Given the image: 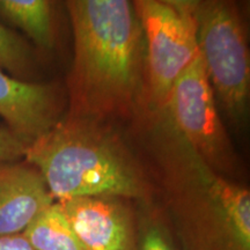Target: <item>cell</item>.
<instances>
[{"label":"cell","instance_id":"11","mask_svg":"<svg viewBox=\"0 0 250 250\" xmlns=\"http://www.w3.org/2000/svg\"><path fill=\"white\" fill-rule=\"evenodd\" d=\"M22 234L35 250H85L56 202L40 212Z\"/></svg>","mask_w":250,"mask_h":250},{"label":"cell","instance_id":"15","mask_svg":"<svg viewBox=\"0 0 250 250\" xmlns=\"http://www.w3.org/2000/svg\"><path fill=\"white\" fill-rule=\"evenodd\" d=\"M0 250H35L22 233L0 236Z\"/></svg>","mask_w":250,"mask_h":250},{"label":"cell","instance_id":"2","mask_svg":"<svg viewBox=\"0 0 250 250\" xmlns=\"http://www.w3.org/2000/svg\"><path fill=\"white\" fill-rule=\"evenodd\" d=\"M165 167L160 202L183 250H250V191L192 151L164 112H144Z\"/></svg>","mask_w":250,"mask_h":250},{"label":"cell","instance_id":"10","mask_svg":"<svg viewBox=\"0 0 250 250\" xmlns=\"http://www.w3.org/2000/svg\"><path fill=\"white\" fill-rule=\"evenodd\" d=\"M0 19L22 30L37 49L51 51L56 44L54 2L49 0H0Z\"/></svg>","mask_w":250,"mask_h":250},{"label":"cell","instance_id":"8","mask_svg":"<svg viewBox=\"0 0 250 250\" xmlns=\"http://www.w3.org/2000/svg\"><path fill=\"white\" fill-rule=\"evenodd\" d=\"M62 98L54 83L24 81L0 70V117L30 145L62 118Z\"/></svg>","mask_w":250,"mask_h":250},{"label":"cell","instance_id":"1","mask_svg":"<svg viewBox=\"0 0 250 250\" xmlns=\"http://www.w3.org/2000/svg\"><path fill=\"white\" fill-rule=\"evenodd\" d=\"M74 55L68 115L107 122L143 108L145 44L133 1H66Z\"/></svg>","mask_w":250,"mask_h":250},{"label":"cell","instance_id":"9","mask_svg":"<svg viewBox=\"0 0 250 250\" xmlns=\"http://www.w3.org/2000/svg\"><path fill=\"white\" fill-rule=\"evenodd\" d=\"M52 203L36 167L24 159L0 161V236L23 233Z\"/></svg>","mask_w":250,"mask_h":250},{"label":"cell","instance_id":"14","mask_svg":"<svg viewBox=\"0 0 250 250\" xmlns=\"http://www.w3.org/2000/svg\"><path fill=\"white\" fill-rule=\"evenodd\" d=\"M29 144L19 138L7 126L0 125V161L21 160Z\"/></svg>","mask_w":250,"mask_h":250},{"label":"cell","instance_id":"4","mask_svg":"<svg viewBox=\"0 0 250 250\" xmlns=\"http://www.w3.org/2000/svg\"><path fill=\"white\" fill-rule=\"evenodd\" d=\"M197 43L215 101L234 127L247 124L250 58L236 5L225 0H191Z\"/></svg>","mask_w":250,"mask_h":250},{"label":"cell","instance_id":"7","mask_svg":"<svg viewBox=\"0 0 250 250\" xmlns=\"http://www.w3.org/2000/svg\"><path fill=\"white\" fill-rule=\"evenodd\" d=\"M56 203L85 250H137L132 199L99 196Z\"/></svg>","mask_w":250,"mask_h":250},{"label":"cell","instance_id":"13","mask_svg":"<svg viewBox=\"0 0 250 250\" xmlns=\"http://www.w3.org/2000/svg\"><path fill=\"white\" fill-rule=\"evenodd\" d=\"M0 70L24 81H37L39 57L28 41L0 22Z\"/></svg>","mask_w":250,"mask_h":250},{"label":"cell","instance_id":"5","mask_svg":"<svg viewBox=\"0 0 250 250\" xmlns=\"http://www.w3.org/2000/svg\"><path fill=\"white\" fill-rule=\"evenodd\" d=\"M145 44L143 110L162 112L171 88L199 54L191 0L133 1Z\"/></svg>","mask_w":250,"mask_h":250},{"label":"cell","instance_id":"3","mask_svg":"<svg viewBox=\"0 0 250 250\" xmlns=\"http://www.w3.org/2000/svg\"><path fill=\"white\" fill-rule=\"evenodd\" d=\"M54 202L114 196L134 202L156 198L143 166L107 122L66 115L28 146Z\"/></svg>","mask_w":250,"mask_h":250},{"label":"cell","instance_id":"12","mask_svg":"<svg viewBox=\"0 0 250 250\" xmlns=\"http://www.w3.org/2000/svg\"><path fill=\"white\" fill-rule=\"evenodd\" d=\"M137 250H183L158 198L136 202Z\"/></svg>","mask_w":250,"mask_h":250},{"label":"cell","instance_id":"6","mask_svg":"<svg viewBox=\"0 0 250 250\" xmlns=\"http://www.w3.org/2000/svg\"><path fill=\"white\" fill-rule=\"evenodd\" d=\"M165 111L181 137L211 169L226 179L235 173V152L199 54L174 83Z\"/></svg>","mask_w":250,"mask_h":250}]
</instances>
